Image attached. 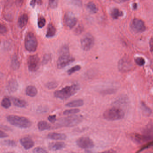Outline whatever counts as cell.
<instances>
[{
    "label": "cell",
    "mask_w": 153,
    "mask_h": 153,
    "mask_svg": "<svg viewBox=\"0 0 153 153\" xmlns=\"http://www.w3.org/2000/svg\"><path fill=\"white\" fill-rule=\"evenodd\" d=\"M133 65L131 60L127 57H124L119 61L118 65L119 70L121 72H127L132 70Z\"/></svg>",
    "instance_id": "52a82bcc"
},
{
    "label": "cell",
    "mask_w": 153,
    "mask_h": 153,
    "mask_svg": "<svg viewBox=\"0 0 153 153\" xmlns=\"http://www.w3.org/2000/svg\"><path fill=\"white\" fill-rule=\"evenodd\" d=\"M104 118L109 121L121 120L125 117V113L123 110L117 107L110 108L105 111L103 114Z\"/></svg>",
    "instance_id": "7a4b0ae2"
},
{
    "label": "cell",
    "mask_w": 153,
    "mask_h": 153,
    "mask_svg": "<svg viewBox=\"0 0 153 153\" xmlns=\"http://www.w3.org/2000/svg\"><path fill=\"white\" fill-rule=\"evenodd\" d=\"M36 1L38 4H41L42 3V0H36Z\"/></svg>",
    "instance_id": "c3c4849f"
},
{
    "label": "cell",
    "mask_w": 153,
    "mask_h": 153,
    "mask_svg": "<svg viewBox=\"0 0 153 153\" xmlns=\"http://www.w3.org/2000/svg\"><path fill=\"white\" fill-rule=\"evenodd\" d=\"M49 139L55 140H63L66 138V135L63 133H51L48 134L47 136Z\"/></svg>",
    "instance_id": "2e32d148"
},
{
    "label": "cell",
    "mask_w": 153,
    "mask_h": 153,
    "mask_svg": "<svg viewBox=\"0 0 153 153\" xmlns=\"http://www.w3.org/2000/svg\"><path fill=\"white\" fill-rule=\"evenodd\" d=\"M58 0H49V5L52 9H55L58 5Z\"/></svg>",
    "instance_id": "d6a6232c"
},
{
    "label": "cell",
    "mask_w": 153,
    "mask_h": 153,
    "mask_svg": "<svg viewBox=\"0 0 153 153\" xmlns=\"http://www.w3.org/2000/svg\"><path fill=\"white\" fill-rule=\"evenodd\" d=\"M82 32V29L81 28H78L77 29H76V33L80 34Z\"/></svg>",
    "instance_id": "7bdbcfd3"
},
{
    "label": "cell",
    "mask_w": 153,
    "mask_h": 153,
    "mask_svg": "<svg viewBox=\"0 0 153 153\" xmlns=\"http://www.w3.org/2000/svg\"><path fill=\"white\" fill-rule=\"evenodd\" d=\"M48 120L51 123H54L57 121V117L56 115H52V116H49L48 118Z\"/></svg>",
    "instance_id": "f35d334b"
},
{
    "label": "cell",
    "mask_w": 153,
    "mask_h": 153,
    "mask_svg": "<svg viewBox=\"0 0 153 153\" xmlns=\"http://www.w3.org/2000/svg\"><path fill=\"white\" fill-rule=\"evenodd\" d=\"M7 120L13 125L20 128H28L31 126L32 122L24 117L10 115L7 117Z\"/></svg>",
    "instance_id": "3957f363"
},
{
    "label": "cell",
    "mask_w": 153,
    "mask_h": 153,
    "mask_svg": "<svg viewBox=\"0 0 153 153\" xmlns=\"http://www.w3.org/2000/svg\"><path fill=\"white\" fill-rule=\"evenodd\" d=\"M7 28L6 26L2 24H0V34L6 33L7 32Z\"/></svg>",
    "instance_id": "74e56055"
},
{
    "label": "cell",
    "mask_w": 153,
    "mask_h": 153,
    "mask_svg": "<svg viewBox=\"0 0 153 153\" xmlns=\"http://www.w3.org/2000/svg\"><path fill=\"white\" fill-rule=\"evenodd\" d=\"M65 147V144L63 142H56L50 144L49 148L50 150L52 151H57L61 150Z\"/></svg>",
    "instance_id": "9a60e30c"
},
{
    "label": "cell",
    "mask_w": 153,
    "mask_h": 153,
    "mask_svg": "<svg viewBox=\"0 0 153 153\" xmlns=\"http://www.w3.org/2000/svg\"><path fill=\"white\" fill-rule=\"evenodd\" d=\"M81 47L84 51H89L93 47L94 45V39L90 34H87L81 41Z\"/></svg>",
    "instance_id": "9c48e42d"
},
{
    "label": "cell",
    "mask_w": 153,
    "mask_h": 153,
    "mask_svg": "<svg viewBox=\"0 0 153 153\" xmlns=\"http://www.w3.org/2000/svg\"><path fill=\"white\" fill-rule=\"evenodd\" d=\"M74 61L75 59L70 56L69 53L61 54L57 61V66L58 69H62L71 64Z\"/></svg>",
    "instance_id": "8992f818"
},
{
    "label": "cell",
    "mask_w": 153,
    "mask_h": 153,
    "mask_svg": "<svg viewBox=\"0 0 153 153\" xmlns=\"http://www.w3.org/2000/svg\"><path fill=\"white\" fill-rule=\"evenodd\" d=\"M87 9L92 13H95L98 11V8L94 2H89L87 4Z\"/></svg>",
    "instance_id": "cb8c5ba5"
},
{
    "label": "cell",
    "mask_w": 153,
    "mask_h": 153,
    "mask_svg": "<svg viewBox=\"0 0 153 153\" xmlns=\"http://www.w3.org/2000/svg\"><path fill=\"white\" fill-rule=\"evenodd\" d=\"M77 145L82 149H88L94 146V143L92 139L88 137H82L76 141Z\"/></svg>",
    "instance_id": "30bf717a"
},
{
    "label": "cell",
    "mask_w": 153,
    "mask_h": 153,
    "mask_svg": "<svg viewBox=\"0 0 153 153\" xmlns=\"http://www.w3.org/2000/svg\"><path fill=\"white\" fill-rule=\"evenodd\" d=\"M137 8V4L136 3H134L133 4V10H136Z\"/></svg>",
    "instance_id": "bcb514c9"
},
{
    "label": "cell",
    "mask_w": 153,
    "mask_h": 153,
    "mask_svg": "<svg viewBox=\"0 0 153 153\" xmlns=\"http://www.w3.org/2000/svg\"><path fill=\"white\" fill-rule=\"evenodd\" d=\"M20 143L25 149L26 150L32 148L35 145L34 141L29 137H24L20 139Z\"/></svg>",
    "instance_id": "5bb4252c"
},
{
    "label": "cell",
    "mask_w": 153,
    "mask_h": 153,
    "mask_svg": "<svg viewBox=\"0 0 153 153\" xmlns=\"http://www.w3.org/2000/svg\"><path fill=\"white\" fill-rule=\"evenodd\" d=\"M25 46L26 49L29 52H34L36 50L38 46L37 40L36 36L32 33H28L26 35Z\"/></svg>",
    "instance_id": "5b68a950"
},
{
    "label": "cell",
    "mask_w": 153,
    "mask_h": 153,
    "mask_svg": "<svg viewBox=\"0 0 153 153\" xmlns=\"http://www.w3.org/2000/svg\"><path fill=\"white\" fill-rule=\"evenodd\" d=\"M149 44H150V51L151 52L153 51V38H151L149 42Z\"/></svg>",
    "instance_id": "60d3db41"
},
{
    "label": "cell",
    "mask_w": 153,
    "mask_h": 153,
    "mask_svg": "<svg viewBox=\"0 0 153 153\" xmlns=\"http://www.w3.org/2000/svg\"><path fill=\"white\" fill-rule=\"evenodd\" d=\"M82 120L83 117L81 115H73L60 119L57 125L61 127H73L78 125Z\"/></svg>",
    "instance_id": "277c9868"
},
{
    "label": "cell",
    "mask_w": 153,
    "mask_h": 153,
    "mask_svg": "<svg viewBox=\"0 0 153 153\" xmlns=\"http://www.w3.org/2000/svg\"><path fill=\"white\" fill-rule=\"evenodd\" d=\"M34 153H48L47 151L41 147H38L35 148L33 150Z\"/></svg>",
    "instance_id": "e575fe53"
},
{
    "label": "cell",
    "mask_w": 153,
    "mask_h": 153,
    "mask_svg": "<svg viewBox=\"0 0 153 153\" xmlns=\"http://www.w3.org/2000/svg\"><path fill=\"white\" fill-rule=\"evenodd\" d=\"M37 90L35 86H29L26 87V94L30 97H35L37 94Z\"/></svg>",
    "instance_id": "ac0fdd59"
},
{
    "label": "cell",
    "mask_w": 153,
    "mask_h": 153,
    "mask_svg": "<svg viewBox=\"0 0 153 153\" xmlns=\"http://www.w3.org/2000/svg\"><path fill=\"white\" fill-rule=\"evenodd\" d=\"M141 108H142L143 113L145 114V115L148 116V115L151 114V113H152L151 109L150 108H148L147 105H146V104L144 102H142Z\"/></svg>",
    "instance_id": "484cf974"
},
{
    "label": "cell",
    "mask_w": 153,
    "mask_h": 153,
    "mask_svg": "<svg viewBox=\"0 0 153 153\" xmlns=\"http://www.w3.org/2000/svg\"><path fill=\"white\" fill-rule=\"evenodd\" d=\"M18 85L15 80H11L8 86V89L10 92H13L17 90Z\"/></svg>",
    "instance_id": "603a6c76"
},
{
    "label": "cell",
    "mask_w": 153,
    "mask_h": 153,
    "mask_svg": "<svg viewBox=\"0 0 153 153\" xmlns=\"http://www.w3.org/2000/svg\"><path fill=\"white\" fill-rule=\"evenodd\" d=\"M46 24V20L44 18L41 17L39 18L38 19V25L39 26V28H43Z\"/></svg>",
    "instance_id": "836d02e7"
},
{
    "label": "cell",
    "mask_w": 153,
    "mask_h": 153,
    "mask_svg": "<svg viewBox=\"0 0 153 153\" xmlns=\"http://www.w3.org/2000/svg\"><path fill=\"white\" fill-rule=\"evenodd\" d=\"M116 92V90L114 89H108L105 90H102L101 92V93L103 94H109L114 93Z\"/></svg>",
    "instance_id": "d590c367"
},
{
    "label": "cell",
    "mask_w": 153,
    "mask_h": 153,
    "mask_svg": "<svg viewBox=\"0 0 153 153\" xmlns=\"http://www.w3.org/2000/svg\"><path fill=\"white\" fill-rule=\"evenodd\" d=\"M13 103L15 106L20 107V108H24L26 106V102L24 100L18 99V98H14L13 99Z\"/></svg>",
    "instance_id": "d4e9b609"
},
{
    "label": "cell",
    "mask_w": 153,
    "mask_h": 153,
    "mask_svg": "<svg viewBox=\"0 0 153 153\" xmlns=\"http://www.w3.org/2000/svg\"><path fill=\"white\" fill-rule=\"evenodd\" d=\"M56 29L54 26L52 24H49L47 28L46 37L47 38H51L54 36L56 34Z\"/></svg>",
    "instance_id": "ffe728a7"
},
{
    "label": "cell",
    "mask_w": 153,
    "mask_h": 153,
    "mask_svg": "<svg viewBox=\"0 0 153 153\" xmlns=\"http://www.w3.org/2000/svg\"><path fill=\"white\" fill-rule=\"evenodd\" d=\"M36 0H32V1L31 2H30V5H32V6H33V7H34V6H35V4H36Z\"/></svg>",
    "instance_id": "f6af8a7d"
},
{
    "label": "cell",
    "mask_w": 153,
    "mask_h": 153,
    "mask_svg": "<svg viewBox=\"0 0 153 153\" xmlns=\"http://www.w3.org/2000/svg\"><path fill=\"white\" fill-rule=\"evenodd\" d=\"M38 127L40 131H43L49 129L51 128V125L45 121H40L38 124Z\"/></svg>",
    "instance_id": "44dd1931"
},
{
    "label": "cell",
    "mask_w": 153,
    "mask_h": 153,
    "mask_svg": "<svg viewBox=\"0 0 153 153\" xmlns=\"http://www.w3.org/2000/svg\"><path fill=\"white\" fill-rule=\"evenodd\" d=\"M80 89V86L78 84L66 86L62 89L57 90L54 92V96L61 99H66L74 95Z\"/></svg>",
    "instance_id": "6da1fadb"
},
{
    "label": "cell",
    "mask_w": 153,
    "mask_h": 153,
    "mask_svg": "<svg viewBox=\"0 0 153 153\" xmlns=\"http://www.w3.org/2000/svg\"><path fill=\"white\" fill-rule=\"evenodd\" d=\"M64 22L68 28L72 29L76 25L77 20L72 13L67 12L64 16Z\"/></svg>",
    "instance_id": "7c38bea8"
},
{
    "label": "cell",
    "mask_w": 153,
    "mask_h": 153,
    "mask_svg": "<svg viewBox=\"0 0 153 153\" xmlns=\"http://www.w3.org/2000/svg\"><path fill=\"white\" fill-rule=\"evenodd\" d=\"M84 102L82 99H77L75 100L72 101L70 102H68L65 105L67 107L69 108H75V107H79L83 106Z\"/></svg>",
    "instance_id": "e0dca14e"
},
{
    "label": "cell",
    "mask_w": 153,
    "mask_h": 153,
    "mask_svg": "<svg viewBox=\"0 0 153 153\" xmlns=\"http://www.w3.org/2000/svg\"><path fill=\"white\" fill-rule=\"evenodd\" d=\"M12 67L14 69H16L20 67V62L16 57H14L12 61Z\"/></svg>",
    "instance_id": "4dcf8cb0"
},
{
    "label": "cell",
    "mask_w": 153,
    "mask_h": 153,
    "mask_svg": "<svg viewBox=\"0 0 153 153\" xmlns=\"http://www.w3.org/2000/svg\"><path fill=\"white\" fill-rule=\"evenodd\" d=\"M28 15L26 14H22L18 18V24L20 28H24L28 23Z\"/></svg>",
    "instance_id": "d6986e66"
},
{
    "label": "cell",
    "mask_w": 153,
    "mask_h": 153,
    "mask_svg": "<svg viewBox=\"0 0 153 153\" xmlns=\"http://www.w3.org/2000/svg\"><path fill=\"white\" fill-rule=\"evenodd\" d=\"M123 13L119 10L118 9L114 8L113 9L111 12V15L113 19H118L119 18L122 16L123 15Z\"/></svg>",
    "instance_id": "7402d4cb"
},
{
    "label": "cell",
    "mask_w": 153,
    "mask_h": 153,
    "mask_svg": "<svg viewBox=\"0 0 153 153\" xmlns=\"http://www.w3.org/2000/svg\"><path fill=\"white\" fill-rule=\"evenodd\" d=\"M129 1V0H116V1L118 3H122V2H125V1Z\"/></svg>",
    "instance_id": "7dc6e473"
},
{
    "label": "cell",
    "mask_w": 153,
    "mask_h": 153,
    "mask_svg": "<svg viewBox=\"0 0 153 153\" xmlns=\"http://www.w3.org/2000/svg\"><path fill=\"white\" fill-rule=\"evenodd\" d=\"M51 56L49 55V54H45V55H44L43 62H43V64L44 65H45V64H46L47 63H48L49 61L51 60Z\"/></svg>",
    "instance_id": "8d00e7d4"
},
{
    "label": "cell",
    "mask_w": 153,
    "mask_h": 153,
    "mask_svg": "<svg viewBox=\"0 0 153 153\" xmlns=\"http://www.w3.org/2000/svg\"><path fill=\"white\" fill-rule=\"evenodd\" d=\"M81 69V66L79 65H75V66L70 68V69H69L67 71V73L69 75H71L73 73H74L75 72L79 71Z\"/></svg>",
    "instance_id": "83f0119b"
},
{
    "label": "cell",
    "mask_w": 153,
    "mask_h": 153,
    "mask_svg": "<svg viewBox=\"0 0 153 153\" xmlns=\"http://www.w3.org/2000/svg\"><path fill=\"white\" fill-rule=\"evenodd\" d=\"M135 61L137 65L140 66H143L145 64V59L141 57H138L135 58Z\"/></svg>",
    "instance_id": "1f68e13d"
},
{
    "label": "cell",
    "mask_w": 153,
    "mask_h": 153,
    "mask_svg": "<svg viewBox=\"0 0 153 153\" xmlns=\"http://www.w3.org/2000/svg\"><path fill=\"white\" fill-rule=\"evenodd\" d=\"M58 86V84L56 82H48L46 85V86L49 89L52 90L56 88Z\"/></svg>",
    "instance_id": "f1b7e54d"
},
{
    "label": "cell",
    "mask_w": 153,
    "mask_h": 153,
    "mask_svg": "<svg viewBox=\"0 0 153 153\" xmlns=\"http://www.w3.org/2000/svg\"><path fill=\"white\" fill-rule=\"evenodd\" d=\"M131 28L136 33H142L146 30L144 22L138 18H134L131 23Z\"/></svg>",
    "instance_id": "8fae6325"
},
{
    "label": "cell",
    "mask_w": 153,
    "mask_h": 153,
    "mask_svg": "<svg viewBox=\"0 0 153 153\" xmlns=\"http://www.w3.org/2000/svg\"><path fill=\"white\" fill-rule=\"evenodd\" d=\"M1 106L5 109H8L11 106V102L8 98H5L2 100L1 103Z\"/></svg>",
    "instance_id": "4316f807"
},
{
    "label": "cell",
    "mask_w": 153,
    "mask_h": 153,
    "mask_svg": "<svg viewBox=\"0 0 153 153\" xmlns=\"http://www.w3.org/2000/svg\"><path fill=\"white\" fill-rule=\"evenodd\" d=\"M99 153H116V151L114 150L113 149H111L109 150H106V151H103V152H100Z\"/></svg>",
    "instance_id": "b9f144b4"
},
{
    "label": "cell",
    "mask_w": 153,
    "mask_h": 153,
    "mask_svg": "<svg viewBox=\"0 0 153 153\" xmlns=\"http://www.w3.org/2000/svg\"><path fill=\"white\" fill-rule=\"evenodd\" d=\"M80 111V110L78 109H72L66 110L65 111L63 114L65 115H68L74 114L77 113Z\"/></svg>",
    "instance_id": "f546056e"
},
{
    "label": "cell",
    "mask_w": 153,
    "mask_h": 153,
    "mask_svg": "<svg viewBox=\"0 0 153 153\" xmlns=\"http://www.w3.org/2000/svg\"><path fill=\"white\" fill-rule=\"evenodd\" d=\"M39 112H47V109L45 108H40L39 109Z\"/></svg>",
    "instance_id": "ee69618b"
},
{
    "label": "cell",
    "mask_w": 153,
    "mask_h": 153,
    "mask_svg": "<svg viewBox=\"0 0 153 153\" xmlns=\"http://www.w3.org/2000/svg\"><path fill=\"white\" fill-rule=\"evenodd\" d=\"M8 136L6 133L0 130V138H5V137H7Z\"/></svg>",
    "instance_id": "ab89813d"
},
{
    "label": "cell",
    "mask_w": 153,
    "mask_h": 153,
    "mask_svg": "<svg viewBox=\"0 0 153 153\" xmlns=\"http://www.w3.org/2000/svg\"><path fill=\"white\" fill-rule=\"evenodd\" d=\"M28 67L31 72H36L40 67V58L37 55L29 56L28 58Z\"/></svg>",
    "instance_id": "ba28073f"
},
{
    "label": "cell",
    "mask_w": 153,
    "mask_h": 153,
    "mask_svg": "<svg viewBox=\"0 0 153 153\" xmlns=\"http://www.w3.org/2000/svg\"><path fill=\"white\" fill-rule=\"evenodd\" d=\"M132 140L138 144H142L145 142H147L152 139V137L146 135H141L139 134H133L131 136Z\"/></svg>",
    "instance_id": "4fadbf2b"
}]
</instances>
